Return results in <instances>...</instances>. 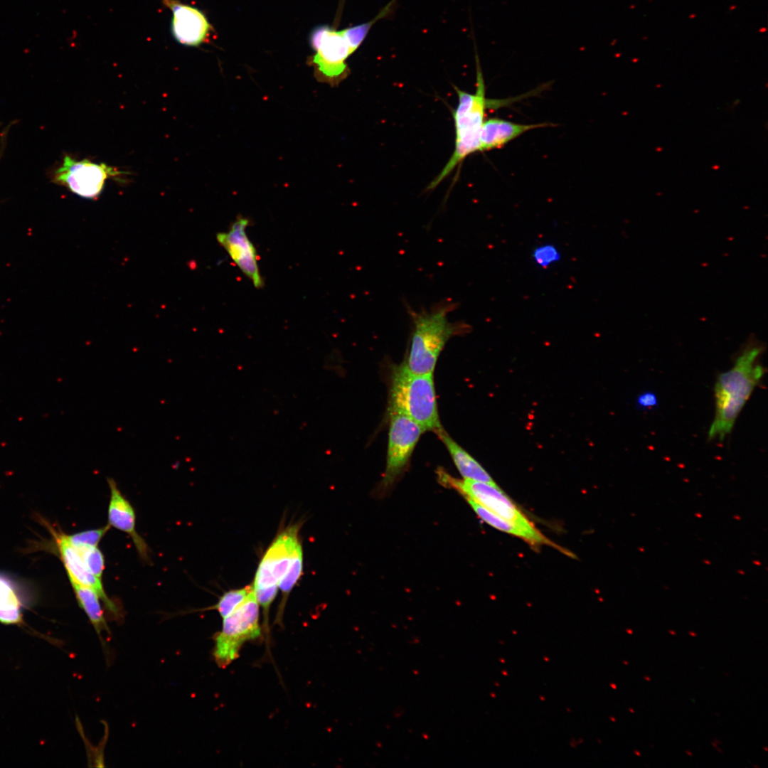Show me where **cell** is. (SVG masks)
<instances>
[{
  "instance_id": "obj_1",
  "label": "cell",
  "mask_w": 768,
  "mask_h": 768,
  "mask_svg": "<svg viewBox=\"0 0 768 768\" xmlns=\"http://www.w3.org/2000/svg\"><path fill=\"white\" fill-rule=\"evenodd\" d=\"M764 344L752 338L745 345L734 366L720 373L715 382V414L708 430V439L722 441L730 433L737 417L761 380L764 369L759 358Z\"/></svg>"
},
{
  "instance_id": "obj_2",
  "label": "cell",
  "mask_w": 768,
  "mask_h": 768,
  "mask_svg": "<svg viewBox=\"0 0 768 768\" xmlns=\"http://www.w3.org/2000/svg\"><path fill=\"white\" fill-rule=\"evenodd\" d=\"M456 308L457 303L450 300L438 302L428 309L415 311L407 307L412 331L408 357L404 363L411 373H433L447 342L467 332L468 324L448 320L449 314Z\"/></svg>"
},
{
  "instance_id": "obj_3",
  "label": "cell",
  "mask_w": 768,
  "mask_h": 768,
  "mask_svg": "<svg viewBox=\"0 0 768 768\" xmlns=\"http://www.w3.org/2000/svg\"><path fill=\"white\" fill-rule=\"evenodd\" d=\"M475 47L476 90L474 94L454 87L458 95V104L454 112L455 126L454 151L445 166L427 186V190L435 188L465 158L479 151L480 135L486 110L497 108L511 103V100H491L486 97V87L480 60Z\"/></svg>"
},
{
  "instance_id": "obj_4",
  "label": "cell",
  "mask_w": 768,
  "mask_h": 768,
  "mask_svg": "<svg viewBox=\"0 0 768 768\" xmlns=\"http://www.w3.org/2000/svg\"><path fill=\"white\" fill-rule=\"evenodd\" d=\"M388 415H404L417 422L424 431L438 432L440 424L433 373L415 374L405 363L393 368L388 405Z\"/></svg>"
},
{
  "instance_id": "obj_5",
  "label": "cell",
  "mask_w": 768,
  "mask_h": 768,
  "mask_svg": "<svg viewBox=\"0 0 768 768\" xmlns=\"http://www.w3.org/2000/svg\"><path fill=\"white\" fill-rule=\"evenodd\" d=\"M299 526L294 524L280 532L263 555L252 584L254 592L262 609L263 631L269 634V612L286 573L299 539Z\"/></svg>"
},
{
  "instance_id": "obj_6",
  "label": "cell",
  "mask_w": 768,
  "mask_h": 768,
  "mask_svg": "<svg viewBox=\"0 0 768 768\" xmlns=\"http://www.w3.org/2000/svg\"><path fill=\"white\" fill-rule=\"evenodd\" d=\"M438 477L441 484L456 489L465 498L474 501L491 512L521 528L530 536L531 545L556 547L496 484L469 479L459 480L441 471H438Z\"/></svg>"
},
{
  "instance_id": "obj_7",
  "label": "cell",
  "mask_w": 768,
  "mask_h": 768,
  "mask_svg": "<svg viewBox=\"0 0 768 768\" xmlns=\"http://www.w3.org/2000/svg\"><path fill=\"white\" fill-rule=\"evenodd\" d=\"M262 631L260 605L252 590L240 605L223 618L221 630L214 636L213 655L216 664L223 668L229 666L239 657L244 644L260 637Z\"/></svg>"
},
{
  "instance_id": "obj_8",
  "label": "cell",
  "mask_w": 768,
  "mask_h": 768,
  "mask_svg": "<svg viewBox=\"0 0 768 768\" xmlns=\"http://www.w3.org/2000/svg\"><path fill=\"white\" fill-rule=\"evenodd\" d=\"M310 43L315 53L310 63L319 81L338 85L349 74L347 59L355 52L345 29L326 25L314 28Z\"/></svg>"
},
{
  "instance_id": "obj_9",
  "label": "cell",
  "mask_w": 768,
  "mask_h": 768,
  "mask_svg": "<svg viewBox=\"0 0 768 768\" xmlns=\"http://www.w3.org/2000/svg\"><path fill=\"white\" fill-rule=\"evenodd\" d=\"M124 174L126 172L105 164H97L85 159L77 160L65 154L61 164L53 171L51 181L80 197L95 198L101 193L107 179H121Z\"/></svg>"
},
{
  "instance_id": "obj_10",
  "label": "cell",
  "mask_w": 768,
  "mask_h": 768,
  "mask_svg": "<svg viewBox=\"0 0 768 768\" xmlns=\"http://www.w3.org/2000/svg\"><path fill=\"white\" fill-rule=\"evenodd\" d=\"M386 466L381 482L388 487L406 467L414 448L424 430L410 417L400 414L389 415Z\"/></svg>"
},
{
  "instance_id": "obj_11",
  "label": "cell",
  "mask_w": 768,
  "mask_h": 768,
  "mask_svg": "<svg viewBox=\"0 0 768 768\" xmlns=\"http://www.w3.org/2000/svg\"><path fill=\"white\" fill-rule=\"evenodd\" d=\"M250 220L238 216L226 232L218 233V242L226 250L241 272L257 289L264 285L258 266L257 250L249 239L246 229Z\"/></svg>"
},
{
  "instance_id": "obj_12",
  "label": "cell",
  "mask_w": 768,
  "mask_h": 768,
  "mask_svg": "<svg viewBox=\"0 0 768 768\" xmlns=\"http://www.w3.org/2000/svg\"><path fill=\"white\" fill-rule=\"evenodd\" d=\"M171 12V33L181 45L198 47L208 42L213 31L205 14L179 0H161Z\"/></svg>"
},
{
  "instance_id": "obj_13",
  "label": "cell",
  "mask_w": 768,
  "mask_h": 768,
  "mask_svg": "<svg viewBox=\"0 0 768 768\" xmlns=\"http://www.w3.org/2000/svg\"><path fill=\"white\" fill-rule=\"evenodd\" d=\"M56 542L70 581L94 590L112 615L117 619L121 618L122 617L121 609L107 594L102 580L95 577L87 569L78 550L68 540V535L64 533L57 534Z\"/></svg>"
},
{
  "instance_id": "obj_14",
  "label": "cell",
  "mask_w": 768,
  "mask_h": 768,
  "mask_svg": "<svg viewBox=\"0 0 768 768\" xmlns=\"http://www.w3.org/2000/svg\"><path fill=\"white\" fill-rule=\"evenodd\" d=\"M107 484L110 491L107 524L110 528L129 535L142 559L149 561V547L136 530V514L132 505L122 494L113 479L107 478Z\"/></svg>"
},
{
  "instance_id": "obj_15",
  "label": "cell",
  "mask_w": 768,
  "mask_h": 768,
  "mask_svg": "<svg viewBox=\"0 0 768 768\" xmlns=\"http://www.w3.org/2000/svg\"><path fill=\"white\" fill-rule=\"evenodd\" d=\"M548 126L551 124H523L498 118L489 119L482 126L479 151L500 149L526 132Z\"/></svg>"
},
{
  "instance_id": "obj_16",
  "label": "cell",
  "mask_w": 768,
  "mask_h": 768,
  "mask_svg": "<svg viewBox=\"0 0 768 768\" xmlns=\"http://www.w3.org/2000/svg\"><path fill=\"white\" fill-rule=\"evenodd\" d=\"M437 434L446 446L454 464L464 479L496 484L482 466L454 442L443 429Z\"/></svg>"
},
{
  "instance_id": "obj_17",
  "label": "cell",
  "mask_w": 768,
  "mask_h": 768,
  "mask_svg": "<svg viewBox=\"0 0 768 768\" xmlns=\"http://www.w3.org/2000/svg\"><path fill=\"white\" fill-rule=\"evenodd\" d=\"M70 582L80 608L83 609L87 616L97 633L100 635L103 631L109 632V628L100 604L102 600L98 594L89 587L74 582Z\"/></svg>"
},
{
  "instance_id": "obj_18",
  "label": "cell",
  "mask_w": 768,
  "mask_h": 768,
  "mask_svg": "<svg viewBox=\"0 0 768 768\" xmlns=\"http://www.w3.org/2000/svg\"><path fill=\"white\" fill-rule=\"evenodd\" d=\"M303 568V553L301 543L294 550L289 567L279 582V590L281 592L282 599L277 614L276 622L279 624L282 621L284 608L287 599L301 577Z\"/></svg>"
},
{
  "instance_id": "obj_19",
  "label": "cell",
  "mask_w": 768,
  "mask_h": 768,
  "mask_svg": "<svg viewBox=\"0 0 768 768\" xmlns=\"http://www.w3.org/2000/svg\"><path fill=\"white\" fill-rule=\"evenodd\" d=\"M21 619L17 596L9 582L0 576V622L16 624Z\"/></svg>"
},
{
  "instance_id": "obj_20",
  "label": "cell",
  "mask_w": 768,
  "mask_h": 768,
  "mask_svg": "<svg viewBox=\"0 0 768 768\" xmlns=\"http://www.w3.org/2000/svg\"><path fill=\"white\" fill-rule=\"evenodd\" d=\"M466 499L482 521L501 531L521 538L531 544L530 536L521 528L491 512L474 501L468 498Z\"/></svg>"
},
{
  "instance_id": "obj_21",
  "label": "cell",
  "mask_w": 768,
  "mask_h": 768,
  "mask_svg": "<svg viewBox=\"0 0 768 768\" xmlns=\"http://www.w3.org/2000/svg\"><path fill=\"white\" fill-rule=\"evenodd\" d=\"M252 584L240 589L230 590L225 592L219 598L218 602L206 609L216 610L222 618L232 613L240 605L252 591Z\"/></svg>"
},
{
  "instance_id": "obj_22",
  "label": "cell",
  "mask_w": 768,
  "mask_h": 768,
  "mask_svg": "<svg viewBox=\"0 0 768 768\" xmlns=\"http://www.w3.org/2000/svg\"><path fill=\"white\" fill-rule=\"evenodd\" d=\"M531 257L535 265L546 269L560 261L562 255L558 247L552 243H543L532 251Z\"/></svg>"
},
{
  "instance_id": "obj_23",
  "label": "cell",
  "mask_w": 768,
  "mask_h": 768,
  "mask_svg": "<svg viewBox=\"0 0 768 768\" xmlns=\"http://www.w3.org/2000/svg\"><path fill=\"white\" fill-rule=\"evenodd\" d=\"M75 547L78 550L87 569L102 580L105 570V558L101 550L97 547Z\"/></svg>"
},
{
  "instance_id": "obj_24",
  "label": "cell",
  "mask_w": 768,
  "mask_h": 768,
  "mask_svg": "<svg viewBox=\"0 0 768 768\" xmlns=\"http://www.w3.org/2000/svg\"><path fill=\"white\" fill-rule=\"evenodd\" d=\"M110 528V526L107 524L99 528L88 530L70 535H68V538L73 545L77 547H97L99 543Z\"/></svg>"
},
{
  "instance_id": "obj_25",
  "label": "cell",
  "mask_w": 768,
  "mask_h": 768,
  "mask_svg": "<svg viewBox=\"0 0 768 768\" xmlns=\"http://www.w3.org/2000/svg\"><path fill=\"white\" fill-rule=\"evenodd\" d=\"M636 405L639 410H650L655 409L658 405L656 394L652 391H644L638 395Z\"/></svg>"
},
{
  "instance_id": "obj_26",
  "label": "cell",
  "mask_w": 768,
  "mask_h": 768,
  "mask_svg": "<svg viewBox=\"0 0 768 768\" xmlns=\"http://www.w3.org/2000/svg\"><path fill=\"white\" fill-rule=\"evenodd\" d=\"M695 16H696V15L693 14L689 15L688 17H689V18H694Z\"/></svg>"
},
{
  "instance_id": "obj_27",
  "label": "cell",
  "mask_w": 768,
  "mask_h": 768,
  "mask_svg": "<svg viewBox=\"0 0 768 768\" xmlns=\"http://www.w3.org/2000/svg\"><path fill=\"white\" fill-rule=\"evenodd\" d=\"M766 30H767V29H766V28H759V31H760V32H765V31H766Z\"/></svg>"
},
{
  "instance_id": "obj_28",
  "label": "cell",
  "mask_w": 768,
  "mask_h": 768,
  "mask_svg": "<svg viewBox=\"0 0 768 768\" xmlns=\"http://www.w3.org/2000/svg\"><path fill=\"white\" fill-rule=\"evenodd\" d=\"M634 752H635V754H636V755H637L638 757H640V756H641V754H640V752H639V751H637V750H635V751H634Z\"/></svg>"
},
{
  "instance_id": "obj_29",
  "label": "cell",
  "mask_w": 768,
  "mask_h": 768,
  "mask_svg": "<svg viewBox=\"0 0 768 768\" xmlns=\"http://www.w3.org/2000/svg\"><path fill=\"white\" fill-rule=\"evenodd\" d=\"M686 753H687L688 754H689V756L692 757V755H693V754H692V753H691V752H689V751H688V750H686Z\"/></svg>"
},
{
  "instance_id": "obj_30",
  "label": "cell",
  "mask_w": 768,
  "mask_h": 768,
  "mask_svg": "<svg viewBox=\"0 0 768 768\" xmlns=\"http://www.w3.org/2000/svg\"><path fill=\"white\" fill-rule=\"evenodd\" d=\"M689 634L693 636H696V634L695 633L690 631Z\"/></svg>"
},
{
  "instance_id": "obj_31",
  "label": "cell",
  "mask_w": 768,
  "mask_h": 768,
  "mask_svg": "<svg viewBox=\"0 0 768 768\" xmlns=\"http://www.w3.org/2000/svg\"><path fill=\"white\" fill-rule=\"evenodd\" d=\"M644 679H646V681H650V680H651V679H650V678H649V676H645V677H644Z\"/></svg>"
},
{
  "instance_id": "obj_32",
  "label": "cell",
  "mask_w": 768,
  "mask_h": 768,
  "mask_svg": "<svg viewBox=\"0 0 768 768\" xmlns=\"http://www.w3.org/2000/svg\"><path fill=\"white\" fill-rule=\"evenodd\" d=\"M735 8H736V6H732L730 7V9L732 10V9H735Z\"/></svg>"
},
{
  "instance_id": "obj_33",
  "label": "cell",
  "mask_w": 768,
  "mask_h": 768,
  "mask_svg": "<svg viewBox=\"0 0 768 768\" xmlns=\"http://www.w3.org/2000/svg\"><path fill=\"white\" fill-rule=\"evenodd\" d=\"M669 633L671 634H673V635L676 634V632H674L673 631H669Z\"/></svg>"
},
{
  "instance_id": "obj_34",
  "label": "cell",
  "mask_w": 768,
  "mask_h": 768,
  "mask_svg": "<svg viewBox=\"0 0 768 768\" xmlns=\"http://www.w3.org/2000/svg\"><path fill=\"white\" fill-rule=\"evenodd\" d=\"M629 711H630V712H631V713H634V710H633V709H631V708H629Z\"/></svg>"
},
{
  "instance_id": "obj_35",
  "label": "cell",
  "mask_w": 768,
  "mask_h": 768,
  "mask_svg": "<svg viewBox=\"0 0 768 768\" xmlns=\"http://www.w3.org/2000/svg\"><path fill=\"white\" fill-rule=\"evenodd\" d=\"M646 38H647L646 37H644V38H643V39H644V40H645V39H646Z\"/></svg>"
}]
</instances>
